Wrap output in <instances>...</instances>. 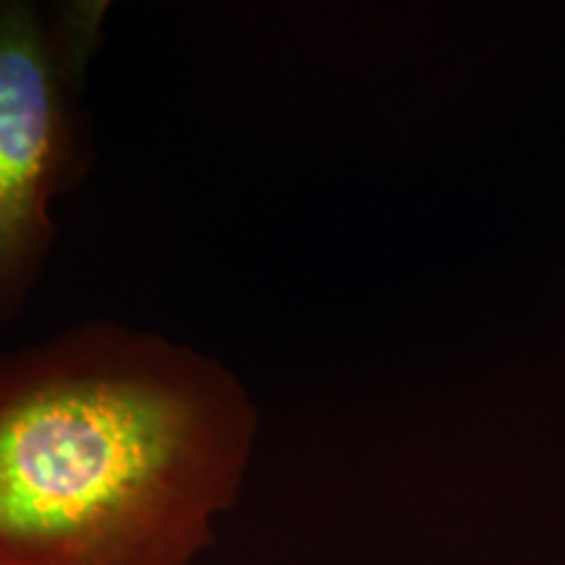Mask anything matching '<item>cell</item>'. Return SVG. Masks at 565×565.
Instances as JSON below:
<instances>
[{"mask_svg":"<svg viewBox=\"0 0 565 565\" xmlns=\"http://www.w3.org/2000/svg\"><path fill=\"white\" fill-rule=\"evenodd\" d=\"M97 17L0 0V330L17 320L51 257L53 204L79 181L76 79Z\"/></svg>","mask_w":565,"mask_h":565,"instance_id":"7a4b0ae2","label":"cell"},{"mask_svg":"<svg viewBox=\"0 0 565 565\" xmlns=\"http://www.w3.org/2000/svg\"><path fill=\"white\" fill-rule=\"evenodd\" d=\"M257 427L236 372L152 330L92 320L0 353V565H192Z\"/></svg>","mask_w":565,"mask_h":565,"instance_id":"6da1fadb","label":"cell"}]
</instances>
